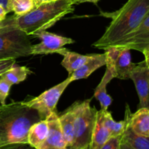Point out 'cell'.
Segmentation results:
<instances>
[{
  "mask_svg": "<svg viewBox=\"0 0 149 149\" xmlns=\"http://www.w3.org/2000/svg\"><path fill=\"white\" fill-rule=\"evenodd\" d=\"M59 121L64 139L67 144V148H71L74 141V111L72 106L59 116Z\"/></svg>",
  "mask_w": 149,
  "mask_h": 149,
  "instance_id": "obj_19",
  "label": "cell"
},
{
  "mask_svg": "<svg viewBox=\"0 0 149 149\" xmlns=\"http://www.w3.org/2000/svg\"><path fill=\"white\" fill-rule=\"evenodd\" d=\"M106 64V55L103 54H92L87 61L74 72L69 76L71 81L86 79L91 75L95 71Z\"/></svg>",
  "mask_w": 149,
  "mask_h": 149,
  "instance_id": "obj_13",
  "label": "cell"
},
{
  "mask_svg": "<svg viewBox=\"0 0 149 149\" xmlns=\"http://www.w3.org/2000/svg\"><path fill=\"white\" fill-rule=\"evenodd\" d=\"M71 82L72 81L68 76L66 79L45 91L40 95L29 100L22 101V103L35 109L39 113L41 120H45L52 112L56 111V106L60 97Z\"/></svg>",
  "mask_w": 149,
  "mask_h": 149,
  "instance_id": "obj_6",
  "label": "cell"
},
{
  "mask_svg": "<svg viewBox=\"0 0 149 149\" xmlns=\"http://www.w3.org/2000/svg\"><path fill=\"white\" fill-rule=\"evenodd\" d=\"M103 122L109 130L111 136L122 135L126 126V119H125L121 122H115L112 118L111 113L108 110H103Z\"/></svg>",
  "mask_w": 149,
  "mask_h": 149,
  "instance_id": "obj_21",
  "label": "cell"
},
{
  "mask_svg": "<svg viewBox=\"0 0 149 149\" xmlns=\"http://www.w3.org/2000/svg\"><path fill=\"white\" fill-rule=\"evenodd\" d=\"M76 2L77 0H55L43 3L23 15L16 16L15 23L28 36H33L73 13Z\"/></svg>",
  "mask_w": 149,
  "mask_h": 149,
  "instance_id": "obj_3",
  "label": "cell"
},
{
  "mask_svg": "<svg viewBox=\"0 0 149 149\" xmlns=\"http://www.w3.org/2000/svg\"><path fill=\"white\" fill-rule=\"evenodd\" d=\"M7 13H8L6 11L5 9H4L3 7H1V5H0V20H4V19L7 17Z\"/></svg>",
  "mask_w": 149,
  "mask_h": 149,
  "instance_id": "obj_27",
  "label": "cell"
},
{
  "mask_svg": "<svg viewBox=\"0 0 149 149\" xmlns=\"http://www.w3.org/2000/svg\"><path fill=\"white\" fill-rule=\"evenodd\" d=\"M135 84L140 103L138 109H149V68L145 61L135 63L130 75Z\"/></svg>",
  "mask_w": 149,
  "mask_h": 149,
  "instance_id": "obj_9",
  "label": "cell"
},
{
  "mask_svg": "<svg viewBox=\"0 0 149 149\" xmlns=\"http://www.w3.org/2000/svg\"><path fill=\"white\" fill-rule=\"evenodd\" d=\"M148 12L149 0H128L117 11L102 13L103 16L111 18V22L93 47L104 49L116 45L139 26Z\"/></svg>",
  "mask_w": 149,
  "mask_h": 149,
  "instance_id": "obj_1",
  "label": "cell"
},
{
  "mask_svg": "<svg viewBox=\"0 0 149 149\" xmlns=\"http://www.w3.org/2000/svg\"><path fill=\"white\" fill-rule=\"evenodd\" d=\"M11 10L16 16L23 15L35 7L33 0H11Z\"/></svg>",
  "mask_w": 149,
  "mask_h": 149,
  "instance_id": "obj_22",
  "label": "cell"
},
{
  "mask_svg": "<svg viewBox=\"0 0 149 149\" xmlns=\"http://www.w3.org/2000/svg\"><path fill=\"white\" fill-rule=\"evenodd\" d=\"M31 47L29 36L17 27L15 20L0 28V60L31 55Z\"/></svg>",
  "mask_w": 149,
  "mask_h": 149,
  "instance_id": "obj_5",
  "label": "cell"
},
{
  "mask_svg": "<svg viewBox=\"0 0 149 149\" xmlns=\"http://www.w3.org/2000/svg\"><path fill=\"white\" fill-rule=\"evenodd\" d=\"M46 120L48 125V135L41 149L67 148L57 111L52 112Z\"/></svg>",
  "mask_w": 149,
  "mask_h": 149,
  "instance_id": "obj_11",
  "label": "cell"
},
{
  "mask_svg": "<svg viewBox=\"0 0 149 149\" xmlns=\"http://www.w3.org/2000/svg\"><path fill=\"white\" fill-rule=\"evenodd\" d=\"M130 109L128 104L126 105L125 116L126 126L122 135L120 149H149V136H143L135 133L130 127L128 124Z\"/></svg>",
  "mask_w": 149,
  "mask_h": 149,
  "instance_id": "obj_12",
  "label": "cell"
},
{
  "mask_svg": "<svg viewBox=\"0 0 149 149\" xmlns=\"http://www.w3.org/2000/svg\"><path fill=\"white\" fill-rule=\"evenodd\" d=\"M31 71L25 66H19L15 63L13 66L7 70L1 77H4L7 81L10 83L12 85L15 84H19L21 81H23L27 77Z\"/></svg>",
  "mask_w": 149,
  "mask_h": 149,
  "instance_id": "obj_20",
  "label": "cell"
},
{
  "mask_svg": "<svg viewBox=\"0 0 149 149\" xmlns=\"http://www.w3.org/2000/svg\"><path fill=\"white\" fill-rule=\"evenodd\" d=\"M12 84L7 81L4 77H0V103L4 105L7 96H8Z\"/></svg>",
  "mask_w": 149,
  "mask_h": 149,
  "instance_id": "obj_23",
  "label": "cell"
},
{
  "mask_svg": "<svg viewBox=\"0 0 149 149\" xmlns=\"http://www.w3.org/2000/svg\"><path fill=\"white\" fill-rule=\"evenodd\" d=\"M142 53L143 54L144 57H145V60L144 61H145L146 63V65H148V67L149 68V48L143 51Z\"/></svg>",
  "mask_w": 149,
  "mask_h": 149,
  "instance_id": "obj_28",
  "label": "cell"
},
{
  "mask_svg": "<svg viewBox=\"0 0 149 149\" xmlns=\"http://www.w3.org/2000/svg\"><path fill=\"white\" fill-rule=\"evenodd\" d=\"M113 79V76L112 75L111 71L108 68H106L104 76L95 90L94 97H95L96 100L99 101L102 110H108V108L112 103L111 97L109 95H108L107 92H106V85Z\"/></svg>",
  "mask_w": 149,
  "mask_h": 149,
  "instance_id": "obj_18",
  "label": "cell"
},
{
  "mask_svg": "<svg viewBox=\"0 0 149 149\" xmlns=\"http://www.w3.org/2000/svg\"><path fill=\"white\" fill-rule=\"evenodd\" d=\"M40 120L38 112L22 102L0 105V148L28 144L31 126Z\"/></svg>",
  "mask_w": 149,
  "mask_h": 149,
  "instance_id": "obj_2",
  "label": "cell"
},
{
  "mask_svg": "<svg viewBox=\"0 0 149 149\" xmlns=\"http://www.w3.org/2000/svg\"><path fill=\"white\" fill-rule=\"evenodd\" d=\"M111 134L103 122V110L97 111L95 125L93 130L90 149H102Z\"/></svg>",
  "mask_w": 149,
  "mask_h": 149,
  "instance_id": "obj_15",
  "label": "cell"
},
{
  "mask_svg": "<svg viewBox=\"0 0 149 149\" xmlns=\"http://www.w3.org/2000/svg\"><path fill=\"white\" fill-rule=\"evenodd\" d=\"M33 36L41 39L40 43L32 45L31 55H47V54L59 52V51L66 45L74 43V40L71 38L64 37L55 33L42 31L36 33Z\"/></svg>",
  "mask_w": 149,
  "mask_h": 149,
  "instance_id": "obj_8",
  "label": "cell"
},
{
  "mask_svg": "<svg viewBox=\"0 0 149 149\" xmlns=\"http://www.w3.org/2000/svg\"><path fill=\"white\" fill-rule=\"evenodd\" d=\"M106 68L111 71L113 78L130 79V75L135 63L132 62L130 49L126 47L110 46L104 49Z\"/></svg>",
  "mask_w": 149,
  "mask_h": 149,
  "instance_id": "obj_7",
  "label": "cell"
},
{
  "mask_svg": "<svg viewBox=\"0 0 149 149\" xmlns=\"http://www.w3.org/2000/svg\"><path fill=\"white\" fill-rule=\"evenodd\" d=\"M15 63V59L13 58L0 60V77L4 74L7 70L10 69Z\"/></svg>",
  "mask_w": 149,
  "mask_h": 149,
  "instance_id": "obj_25",
  "label": "cell"
},
{
  "mask_svg": "<svg viewBox=\"0 0 149 149\" xmlns=\"http://www.w3.org/2000/svg\"><path fill=\"white\" fill-rule=\"evenodd\" d=\"M10 1H11V0H0V5L4 7L7 13L12 12Z\"/></svg>",
  "mask_w": 149,
  "mask_h": 149,
  "instance_id": "obj_26",
  "label": "cell"
},
{
  "mask_svg": "<svg viewBox=\"0 0 149 149\" xmlns=\"http://www.w3.org/2000/svg\"><path fill=\"white\" fill-rule=\"evenodd\" d=\"M115 46L126 47L141 52L149 48V12L139 26Z\"/></svg>",
  "mask_w": 149,
  "mask_h": 149,
  "instance_id": "obj_10",
  "label": "cell"
},
{
  "mask_svg": "<svg viewBox=\"0 0 149 149\" xmlns=\"http://www.w3.org/2000/svg\"><path fill=\"white\" fill-rule=\"evenodd\" d=\"M99 1H100V0H77L76 4H82V3L84 2H91L93 3V4H97Z\"/></svg>",
  "mask_w": 149,
  "mask_h": 149,
  "instance_id": "obj_29",
  "label": "cell"
},
{
  "mask_svg": "<svg viewBox=\"0 0 149 149\" xmlns=\"http://www.w3.org/2000/svg\"><path fill=\"white\" fill-rule=\"evenodd\" d=\"M128 124L135 133L149 136V109L141 108L134 113L130 110Z\"/></svg>",
  "mask_w": 149,
  "mask_h": 149,
  "instance_id": "obj_14",
  "label": "cell"
},
{
  "mask_svg": "<svg viewBox=\"0 0 149 149\" xmlns=\"http://www.w3.org/2000/svg\"><path fill=\"white\" fill-rule=\"evenodd\" d=\"M91 100L77 102L71 106L74 111V129L71 148L90 149L97 112L90 106Z\"/></svg>",
  "mask_w": 149,
  "mask_h": 149,
  "instance_id": "obj_4",
  "label": "cell"
},
{
  "mask_svg": "<svg viewBox=\"0 0 149 149\" xmlns=\"http://www.w3.org/2000/svg\"><path fill=\"white\" fill-rule=\"evenodd\" d=\"M64 56L61 65L66 69L68 75L79 68L90 58V55H81L77 52H71L65 48H62L58 52Z\"/></svg>",
  "mask_w": 149,
  "mask_h": 149,
  "instance_id": "obj_17",
  "label": "cell"
},
{
  "mask_svg": "<svg viewBox=\"0 0 149 149\" xmlns=\"http://www.w3.org/2000/svg\"><path fill=\"white\" fill-rule=\"evenodd\" d=\"M121 140H122V135H117V136H111L104 145L102 147V149H120Z\"/></svg>",
  "mask_w": 149,
  "mask_h": 149,
  "instance_id": "obj_24",
  "label": "cell"
},
{
  "mask_svg": "<svg viewBox=\"0 0 149 149\" xmlns=\"http://www.w3.org/2000/svg\"><path fill=\"white\" fill-rule=\"evenodd\" d=\"M48 135V125L46 119L40 120L31 126L28 133V144L36 149H41Z\"/></svg>",
  "mask_w": 149,
  "mask_h": 149,
  "instance_id": "obj_16",
  "label": "cell"
},
{
  "mask_svg": "<svg viewBox=\"0 0 149 149\" xmlns=\"http://www.w3.org/2000/svg\"><path fill=\"white\" fill-rule=\"evenodd\" d=\"M33 1H34L35 7H36V6L39 5V4H43V3L49 2V1H55V0H33Z\"/></svg>",
  "mask_w": 149,
  "mask_h": 149,
  "instance_id": "obj_30",
  "label": "cell"
}]
</instances>
